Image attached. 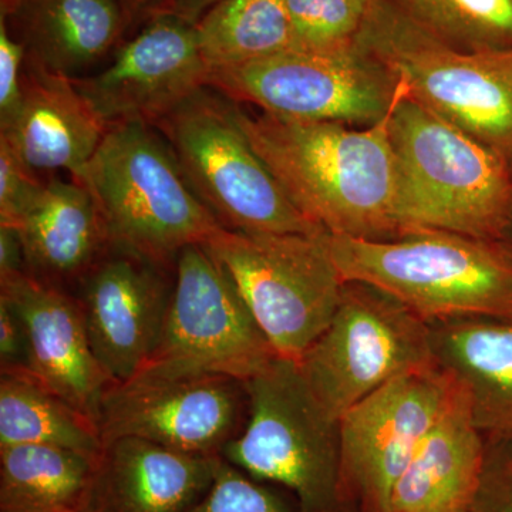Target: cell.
<instances>
[{"label": "cell", "instance_id": "obj_5", "mask_svg": "<svg viewBox=\"0 0 512 512\" xmlns=\"http://www.w3.org/2000/svg\"><path fill=\"white\" fill-rule=\"evenodd\" d=\"M406 92L512 161V50L468 53L375 0L356 39Z\"/></svg>", "mask_w": 512, "mask_h": 512}, {"label": "cell", "instance_id": "obj_25", "mask_svg": "<svg viewBox=\"0 0 512 512\" xmlns=\"http://www.w3.org/2000/svg\"><path fill=\"white\" fill-rule=\"evenodd\" d=\"M195 29L210 73L298 49L284 0H224Z\"/></svg>", "mask_w": 512, "mask_h": 512}, {"label": "cell", "instance_id": "obj_37", "mask_svg": "<svg viewBox=\"0 0 512 512\" xmlns=\"http://www.w3.org/2000/svg\"><path fill=\"white\" fill-rule=\"evenodd\" d=\"M507 448H508V454H510V458H511V461H512V444H507Z\"/></svg>", "mask_w": 512, "mask_h": 512}, {"label": "cell", "instance_id": "obj_9", "mask_svg": "<svg viewBox=\"0 0 512 512\" xmlns=\"http://www.w3.org/2000/svg\"><path fill=\"white\" fill-rule=\"evenodd\" d=\"M433 362L426 320L373 286L346 282L328 328L298 366L322 409L339 423L394 377Z\"/></svg>", "mask_w": 512, "mask_h": 512}, {"label": "cell", "instance_id": "obj_28", "mask_svg": "<svg viewBox=\"0 0 512 512\" xmlns=\"http://www.w3.org/2000/svg\"><path fill=\"white\" fill-rule=\"evenodd\" d=\"M185 512H301V508L284 488L255 480L221 457L210 488Z\"/></svg>", "mask_w": 512, "mask_h": 512}, {"label": "cell", "instance_id": "obj_23", "mask_svg": "<svg viewBox=\"0 0 512 512\" xmlns=\"http://www.w3.org/2000/svg\"><path fill=\"white\" fill-rule=\"evenodd\" d=\"M39 444L99 456V424L30 375H0V447Z\"/></svg>", "mask_w": 512, "mask_h": 512}, {"label": "cell", "instance_id": "obj_3", "mask_svg": "<svg viewBox=\"0 0 512 512\" xmlns=\"http://www.w3.org/2000/svg\"><path fill=\"white\" fill-rule=\"evenodd\" d=\"M345 282L392 296L427 323L512 319V248L495 239L417 231L390 239L328 234Z\"/></svg>", "mask_w": 512, "mask_h": 512}, {"label": "cell", "instance_id": "obj_11", "mask_svg": "<svg viewBox=\"0 0 512 512\" xmlns=\"http://www.w3.org/2000/svg\"><path fill=\"white\" fill-rule=\"evenodd\" d=\"M278 356L227 269L190 245L175 261V286L157 348L141 370L211 373L247 382Z\"/></svg>", "mask_w": 512, "mask_h": 512}, {"label": "cell", "instance_id": "obj_20", "mask_svg": "<svg viewBox=\"0 0 512 512\" xmlns=\"http://www.w3.org/2000/svg\"><path fill=\"white\" fill-rule=\"evenodd\" d=\"M15 228L28 274L70 293L113 247L92 192L74 178H50Z\"/></svg>", "mask_w": 512, "mask_h": 512}, {"label": "cell", "instance_id": "obj_31", "mask_svg": "<svg viewBox=\"0 0 512 512\" xmlns=\"http://www.w3.org/2000/svg\"><path fill=\"white\" fill-rule=\"evenodd\" d=\"M471 512H512V461L507 444L488 443L483 481Z\"/></svg>", "mask_w": 512, "mask_h": 512}, {"label": "cell", "instance_id": "obj_30", "mask_svg": "<svg viewBox=\"0 0 512 512\" xmlns=\"http://www.w3.org/2000/svg\"><path fill=\"white\" fill-rule=\"evenodd\" d=\"M26 49L0 18V128L15 119L23 100Z\"/></svg>", "mask_w": 512, "mask_h": 512}, {"label": "cell", "instance_id": "obj_1", "mask_svg": "<svg viewBox=\"0 0 512 512\" xmlns=\"http://www.w3.org/2000/svg\"><path fill=\"white\" fill-rule=\"evenodd\" d=\"M238 119L289 200L313 224L332 235L399 237L390 113L365 127L251 116L241 107Z\"/></svg>", "mask_w": 512, "mask_h": 512}, {"label": "cell", "instance_id": "obj_10", "mask_svg": "<svg viewBox=\"0 0 512 512\" xmlns=\"http://www.w3.org/2000/svg\"><path fill=\"white\" fill-rule=\"evenodd\" d=\"M207 86L279 119L372 126L392 110L399 83L357 43L332 50L293 49L215 70Z\"/></svg>", "mask_w": 512, "mask_h": 512}, {"label": "cell", "instance_id": "obj_21", "mask_svg": "<svg viewBox=\"0 0 512 512\" xmlns=\"http://www.w3.org/2000/svg\"><path fill=\"white\" fill-rule=\"evenodd\" d=\"M0 18L29 62L69 79L99 63L131 25L119 0H2Z\"/></svg>", "mask_w": 512, "mask_h": 512}, {"label": "cell", "instance_id": "obj_38", "mask_svg": "<svg viewBox=\"0 0 512 512\" xmlns=\"http://www.w3.org/2000/svg\"><path fill=\"white\" fill-rule=\"evenodd\" d=\"M330 512H345L343 510H335V511H330Z\"/></svg>", "mask_w": 512, "mask_h": 512}, {"label": "cell", "instance_id": "obj_6", "mask_svg": "<svg viewBox=\"0 0 512 512\" xmlns=\"http://www.w3.org/2000/svg\"><path fill=\"white\" fill-rule=\"evenodd\" d=\"M188 183L222 228L322 234L292 204L238 119V106L214 87L192 94L156 126Z\"/></svg>", "mask_w": 512, "mask_h": 512}, {"label": "cell", "instance_id": "obj_33", "mask_svg": "<svg viewBox=\"0 0 512 512\" xmlns=\"http://www.w3.org/2000/svg\"><path fill=\"white\" fill-rule=\"evenodd\" d=\"M25 251L18 229L0 225V282L26 274Z\"/></svg>", "mask_w": 512, "mask_h": 512}, {"label": "cell", "instance_id": "obj_18", "mask_svg": "<svg viewBox=\"0 0 512 512\" xmlns=\"http://www.w3.org/2000/svg\"><path fill=\"white\" fill-rule=\"evenodd\" d=\"M107 130L73 79L26 59L22 104L15 119L0 128V138L26 164L79 177Z\"/></svg>", "mask_w": 512, "mask_h": 512}, {"label": "cell", "instance_id": "obj_4", "mask_svg": "<svg viewBox=\"0 0 512 512\" xmlns=\"http://www.w3.org/2000/svg\"><path fill=\"white\" fill-rule=\"evenodd\" d=\"M74 180L92 192L113 245L161 264L175 265L184 248L221 228L150 124L110 127Z\"/></svg>", "mask_w": 512, "mask_h": 512}, {"label": "cell", "instance_id": "obj_17", "mask_svg": "<svg viewBox=\"0 0 512 512\" xmlns=\"http://www.w3.org/2000/svg\"><path fill=\"white\" fill-rule=\"evenodd\" d=\"M220 458L137 437L106 441L77 512H185L210 488Z\"/></svg>", "mask_w": 512, "mask_h": 512}, {"label": "cell", "instance_id": "obj_2", "mask_svg": "<svg viewBox=\"0 0 512 512\" xmlns=\"http://www.w3.org/2000/svg\"><path fill=\"white\" fill-rule=\"evenodd\" d=\"M389 133L400 235L443 231L503 241L512 214L510 158L427 109L402 83Z\"/></svg>", "mask_w": 512, "mask_h": 512}, {"label": "cell", "instance_id": "obj_13", "mask_svg": "<svg viewBox=\"0 0 512 512\" xmlns=\"http://www.w3.org/2000/svg\"><path fill=\"white\" fill-rule=\"evenodd\" d=\"M247 417L248 394L241 380L140 370L111 384L97 423L103 443L137 437L183 453L221 456Z\"/></svg>", "mask_w": 512, "mask_h": 512}, {"label": "cell", "instance_id": "obj_24", "mask_svg": "<svg viewBox=\"0 0 512 512\" xmlns=\"http://www.w3.org/2000/svg\"><path fill=\"white\" fill-rule=\"evenodd\" d=\"M93 461L39 444L0 447V512H77Z\"/></svg>", "mask_w": 512, "mask_h": 512}, {"label": "cell", "instance_id": "obj_22", "mask_svg": "<svg viewBox=\"0 0 512 512\" xmlns=\"http://www.w3.org/2000/svg\"><path fill=\"white\" fill-rule=\"evenodd\" d=\"M437 365L463 390L488 443L512 444V319L429 323Z\"/></svg>", "mask_w": 512, "mask_h": 512}, {"label": "cell", "instance_id": "obj_19", "mask_svg": "<svg viewBox=\"0 0 512 512\" xmlns=\"http://www.w3.org/2000/svg\"><path fill=\"white\" fill-rule=\"evenodd\" d=\"M487 457L488 441L458 387L394 485L389 512L473 511Z\"/></svg>", "mask_w": 512, "mask_h": 512}, {"label": "cell", "instance_id": "obj_16", "mask_svg": "<svg viewBox=\"0 0 512 512\" xmlns=\"http://www.w3.org/2000/svg\"><path fill=\"white\" fill-rule=\"evenodd\" d=\"M0 295L13 303L28 330L30 376L97 423L114 382L94 355L72 293L26 272L0 282Z\"/></svg>", "mask_w": 512, "mask_h": 512}, {"label": "cell", "instance_id": "obj_36", "mask_svg": "<svg viewBox=\"0 0 512 512\" xmlns=\"http://www.w3.org/2000/svg\"><path fill=\"white\" fill-rule=\"evenodd\" d=\"M503 241L507 242V244L510 245V247L512 248V214L510 224H508L507 231H505Z\"/></svg>", "mask_w": 512, "mask_h": 512}, {"label": "cell", "instance_id": "obj_34", "mask_svg": "<svg viewBox=\"0 0 512 512\" xmlns=\"http://www.w3.org/2000/svg\"><path fill=\"white\" fill-rule=\"evenodd\" d=\"M221 2L224 0H163L157 13H170L177 18L187 20L192 25H197L205 13L210 12Z\"/></svg>", "mask_w": 512, "mask_h": 512}, {"label": "cell", "instance_id": "obj_14", "mask_svg": "<svg viewBox=\"0 0 512 512\" xmlns=\"http://www.w3.org/2000/svg\"><path fill=\"white\" fill-rule=\"evenodd\" d=\"M208 74L195 25L170 13H156L117 47L106 69L73 80L107 128L127 123L156 126L207 86Z\"/></svg>", "mask_w": 512, "mask_h": 512}, {"label": "cell", "instance_id": "obj_27", "mask_svg": "<svg viewBox=\"0 0 512 512\" xmlns=\"http://www.w3.org/2000/svg\"><path fill=\"white\" fill-rule=\"evenodd\" d=\"M298 49L353 45L375 0H284Z\"/></svg>", "mask_w": 512, "mask_h": 512}, {"label": "cell", "instance_id": "obj_29", "mask_svg": "<svg viewBox=\"0 0 512 512\" xmlns=\"http://www.w3.org/2000/svg\"><path fill=\"white\" fill-rule=\"evenodd\" d=\"M45 187L37 171L0 138V225L16 227Z\"/></svg>", "mask_w": 512, "mask_h": 512}, {"label": "cell", "instance_id": "obj_15", "mask_svg": "<svg viewBox=\"0 0 512 512\" xmlns=\"http://www.w3.org/2000/svg\"><path fill=\"white\" fill-rule=\"evenodd\" d=\"M175 265L113 245L73 289L94 355L113 382L143 369L173 299Z\"/></svg>", "mask_w": 512, "mask_h": 512}, {"label": "cell", "instance_id": "obj_7", "mask_svg": "<svg viewBox=\"0 0 512 512\" xmlns=\"http://www.w3.org/2000/svg\"><path fill=\"white\" fill-rule=\"evenodd\" d=\"M244 384L247 423L221 457L255 480L284 488L301 512L342 510L339 423L315 399L298 363L276 357Z\"/></svg>", "mask_w": 512, "mask_h": 512}, {"label": "cell", "instance_id": "obj_26", "mask_svg": "<svg viewBox=\"0 0 512 512\" xmlns=\"http://www.w3.org/2000/svg\"><path fill=\"white\" fill-rule=\"evenodd\" d=\"M444 45L468 53L512 50V0H387Z\"/></svg>", "mask_w": 512, "mask_h": 512}, {"label": "cell", "instance_id": "obj_12", "mask_svg": "<svg viewBox=\"0 0 512 512\" xmlns=\"http://www.w3.org/2000/svg\"><path fill=\"white\" fill-rule=\"evenodd\" d=\"M458 384L436 360L394 377L339 420V503L389 512L397 480L446 412Z\"/></svg>", "mask_w": 512, "mask_h": 512}, {"label": "cell", "instance_id": "obj_35", "mask_svg": "<svg viewBox=\"0 0 512 512\" xmlns=\"http://www.w3.org/2000/svg\"><path fill=\"white\" fill-rule=\"evenodd\" d=\"M119 2L133 23L136 20H146L157 13L163 0H119Z\"/></svg>", "mask_w": 512, "mask_h": 512}, {"label": "cell", "instance_id": "obj_32", "mask_svg": "<svg viewBox=\"0 0 512 512\" xmlns=\"http://www.w3.org/2000/svg\"><path fill=\"white\" fill-rule=\"evenodd\" d=\"M0 375H30L28 330L13 303L0 295Z\"/></svg>", "mask_w": 512, "mask_h": 512}, {"label": "cell", "instance_id": "obj_8", "mask_svg": "<svg viewBox=\"0 0 512 512\" xmlns=\"http://www.w3.org/2000/svg\"><path fill=\"white\" fill-rule=\"evenodd\" d=\"M202 245L227 269L278 356L298 363L328 328L346 285L330 254L328 232L221 227Z\"/></svg>", "mask_w": 512, "mask_h": 512}]
</instances>
